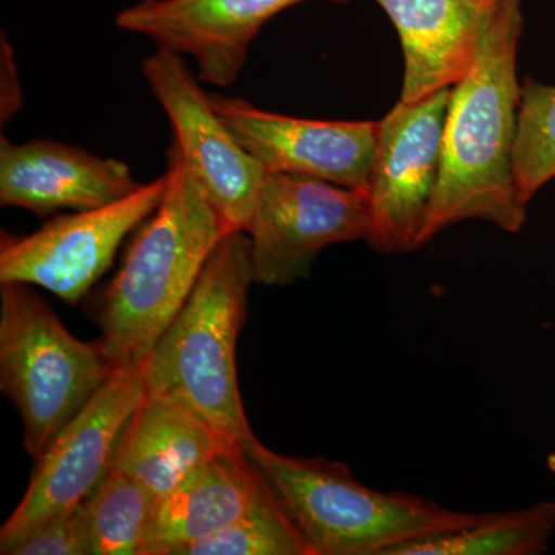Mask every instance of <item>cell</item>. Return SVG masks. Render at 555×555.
<instances>
[{
    "mask_svg": "<svg viewBox=\"0 0 555 555\" xmlns=\"http://www.w3.org/2000/svg\"><path fill=\"white\" fill-rule=\"evenodd\" d=\"M521 30V0H496L473 67L452 87L423 244L465 219H483L506 232L524 228L528 207L518 196L514 171Z\"/></svg>",
    "mask_w": 555,
    "mask_h": 555,
    "instance_id": "6da1fadb",
    "label": "cell"
},
{
    "mask_svg": "<svg viewBox=\"0 0 555 555\" xmlns=\"http://www.w3.org/2000/svg\"><path fill=\"white\" fill-rule=\"evenodd\" d=\"M166 173L159 207L139 225L119 272L90 302L102 349L118 369L145 363L229 233L173 144Z\"/></svg>",
    "mask_w": 555,
    "mask_h": 555,
    "instance_id": "7a4b0ae2",
    "label": "cell"
},
{
    "mask_svg": "<svg viewBox=\"0 0 555 555\" xmlns=\"http://www.w3.org/2000/svg\"><path fill=\"white\" fill-rule=\"evenodd\" d=\"M254 283L247 233H225L188 301L142 364L145 392L178 398L225 443L243 449L255 434L241 398L236 345Z\"/></svg>",
    "mask_w": 555,
    "mask_h": 555,
    "instance_id": "3957f363",
    "label": "cell"
},
{
    "mask_svg": "<svg viewBox=\"0 0 555 555\" xmlns=\"http://www.w3.org/2000/svg\"><path fill=\"white\" fill-rule=\"evenodd\" d=\"M244 449L312 555H387L401 543L460 528L481 514L379 491L358 481L345 463L276 454L257 437Z\"/></svg>",
    "mask_w": 555,
    "mask_h": 555,
    "instance_id": "277c9868",
    "label": "cell"
},
{
    "mask_svg": "<svg viewBox=\"0 0 555 555\" xmlns=\"http://www.w3.org/2000/svg\"><path fill=\"white\" fill-rule=\"evenodd\" d=\"M118 371L100 339L82 341L69 334L31 286L2 284L0 389L20 412L33 459Z\"/></svg>",
    "mask_w": 555,
    "mask_h": 555,
    "instance_id": "5b68a950",
    "label": "cell"
},
{
    "mask_svg": "<svg viewBox=\"0 0 555 555\" xmlns=\"http://www.w3.org/2000/svg\"><path fill=\"white\" fill-rule=\"evenodd\" d=\"M145 396L142 366L119 369L36 459L30 483L0 529L11 555L40 526L82 505L115 465L120 437Z\"/></svg>",
    "mask_w": 555,
    "mask_h": 555,
    "instance_id": "8992f818",
    "label": "cell"
},
{
    "mask_svg": "<svg viewBox=\"0 0 555 555\" xmlns=\"http://www.w3.org/2000/svg\"><path fill=\"white\" fill-rule=\"evenodd\" d=\"M369 225L366 192L308 175L266 171L244 230L255 281L273 287L308 278L323 248L366 240Z\"/></svg>",
    "mask_w": 555,
    "mask_h": 555,
    "instance_id": "52a82bcc",
    "label": "cell"
},
{
    "mask_svg": "<svg viewBox=\"0 0 555 555\" xmlns=\"http://www.w3.org/2000/svg\"><path fill=\"white\" fill-rule=\"evenodd\" d=\"M167 184L164 173L108 206L54 217L30 235L2 232L0 283L42 287L76 305L107 272L122 241L159 207Z\"/></svg>",
    "mask_w": 555,
    "mask_h": 555,
    "instance_id": "ba28073f",
    "label": "cell"
},
{
    "mask_svg": "<svg viewBox=\"0 0 555 555\" xmlns=\"http://www.w3.org/2000/svg\"><path fill=\"white\" fill-rule=\"evenodd\" d=\"M451 93L448 87L422 101H400L378 122L367 188L366 241L379 254H408L423 246L440 178Z\"/></svg>",
    "mask_w": 555,
    "mask_h": 555,
    "instance_id": "9c48e42d",
    "label": "cell"
},
{
    "mask_svg": "<svg viewBox=\"0 0 555 555\" xmlns=\"http://www.w3.org/2000/svg\"><path fill=\"white\" fill-rule=\"evenodd\" d=\"M142 73L170 120L175 147L225 230H246L266 170L219 118L181 54L158 49Z\"/></svg>",
    "mask_w": 555,
    "mask_h": 555,
    "instance_id": "30bf717a",
    "label": "cell"
},
{
    "mask_svg": "<svg viewBox=\"0 0 555 555\" xmlns=\"http://www.w3.org/2000/svg\"><path fill=\"white\" fill-rule=\"evenodd\" d=\"M219 118L266 171L308 175L366 192L378 122L292 118L210 94Z\"/></svg>",
    "mask_w": 555,
    "mask_h": 555,
    "instance_id": "8fae6325",
    "label": "cell"
},
{
    "mask_svg": "<svg viewBox=\"0 0 555 555\" xmlns=\"http://www.w3.org/2000/svg\"><path fill=\"white\" fill-rule=\"evenodd\" d=\"M301 2L306 0H141L120 11L116 25L145 36L159 50L188 54L198 65L201 80L229 87L243 72L259 30Z\"/></svg>",
    "mask_w": 555,
    "mask_h": 555,
    "instance_id": "7c38bea8",
    "label": "cell"
},
{
    "mask_svg": "<svg viewBox=\"0 0 555 555\" xmlns=\"http://www.w3.org/2000/svg\"><path fill=\"white\" fill-rule=\"evenodd\" d=\"M141 184L119 159L101 158L49 139L13 144L0 141V204L38 217L61 210L108 206Z\"/></svg>",
    "mask_w": 555,
    "mask_h": 555,
    "instance_id": "4fadbf2b",
    "label": "cell"
},
{
    "mask_svg": "<svg viewBox=\"0 0 555 555\" xmlns=\"http://www.w3.org/2000/svg\"><path fill=\"white\" fill-rule=\"evenodd\" d=\"M389 14L404 53L401 101L454 87L473 67L496 0H375Z\"/></svg>",
    "mask_w": 555,
    "mask_h": 555,
    "instance_id": "5bb4252c",
    "label": "cell"
},
{
    "mask_svg": "<svg viewBox=\"0 0 555 555\" xmlns=\"http://www.w3.org/2000/svg\"><path fill=\"white\" fill-rule=\"evenodd\" d=\"M269 483L246 449L229 447L156 500L142 555H177L238 520Z\"/></svg>",
    "mask_w": 555,
    "mask_h": 555,
    "instance_id": "9a60e30c",
    "label": "cell"
},
{
    "mask_svg": "<svg viewBox=\"0 0 555 555\" xmlns=\"http://www.w3.org/2000/svg\"><path fill=\"white\" fill-rule=\"evenodd\" d=\"M229 447L178 398L145 392L124 429L113 467L160 499Z\"/></svg>",
    "mask_w": 555,
    "mask_h": 555,
    "instance_id": "2e32d148",
    "label": "cell"
},
{
    "mask_svg": "<svg viewBox=\"0 0 555 555\" xmlns=\"http://www.w3.org/2000/svg\"><path fill=\"white\" fill-rule=\"evenodd\" d=\"M555 532L551 502L509 511L481 513L470 524L401 543L387 555H540Z\"/></svg>",
    "mask_w": 555,
    "mask_h": 555,
    "instance_id": "e0dca14e",
    "label": "cell"
},
{
    "mask_svg": "<svg viewBox=\"0 0 555 555\" xmlns=\"http://www.w3.org/2000/svg\"><path fill=\"white\" fill-rule=\"evenodd\" d=\"M156 496L113 467L83 502L93 555H142Z\"/></svg>",
    "mask_w": 555,
    "mask_h": 555,
    "instance_id": "ac0fdd59",
    "label": "cell"
},
{
    "mask_svg": "<svg viewBox=\"0 0 555 555\" xmlns=\"http://www.w3.org/2000/svg\"><path fill=\"white\" fill-rule=\"evenodd\" d=\"M177 555H312L273 489L228 528L182 547Z\"/></svg>",
    "mask_w": 555,
    "mask_h": 555,
    "instance_id": "d6986e66",
    "label": "cell"
},
{
    "mask_svg": "<svg viewBox=\"0 0 555 555\" xmlns=\"http://www.w3.org/2000/svg\"><path fill=\"white\" fill-rule=\"evenodd\" d=\"M514 171L526 207L555 178V86L529 78L521 86Z\"/></svg>",
    "mask_w": 555,
    "mask_h": 555,
    "instance_id": "ffe728a7",
    "label": "cell"
},
{
    "mask_svg": "<svg viewBox=\"0 0 555 555\" xmlns=\"http://www.w3.org/2000/svg\"><path fill=\"white\" fill-rule=\"evenodd\" d=\"M11 555H93L83 503L40 526Z\"/></svg>",
    "mask_w": 555,
    "mask_h": 555,
    "instance_id": "44dd1931",
    "label": "cell"
},
{
    "mask_svg": "<svg viewBox=\"0 0 555 555\" xmlns=\"http://www.w3.org/2000/svg\"><path fill=\"white\" fill-rule=\"evenodd\" d=\"M2 78L7 80V90H2V120H9L20 108L21 90L11 89V83H20L16 79V69L11 61V50L9 43L2 40Z\"/></svg>",
    "mask_w": 555,
    "mask_h": 555,
    "instance_id": "7402d4cb",
    "label": "cell"
},
{
    "mask_svg": "<svg viewBox=\"0 0 555 555\" xmlns=\"http://www.w3.org/2000/svg\"><path fill=\"white\" fill-rule=\"evenodd\" d=\"M547 467H550L551 473L555 476V452L547 456Z\"/></svg>",
    "mask_w": 555,
    "mask_h": 555,
    "instance_id": "603a6c76",
    "label": "cell"
}]
</instances>
